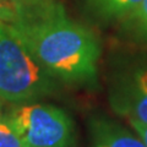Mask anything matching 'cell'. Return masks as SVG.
Instances as JSON below:
<instances>
[{
    "mask_svg": "<svg viewBox=\"0 0 147 147\" xmlns=\"http://www.w3.org/2000/svg\"><path fill=\"white\" fill-rule=\"evenodd\" d=\"M31 0H0V3L3 4L4 6H6L7 9H10L12 11L15 7H18L21 5H25V4L30 3Z\"/></svg>",
    "mask_w": 147,
    "mask_h": 147,
    "instance_id": "obj_10",
    "label": "cell"
},
{
    "mask_svg": "<svg viewBox=\"0 0 147 147\" xmlns=\"http://www.w3.org/2000/svg\"><path fill=\"white\" fill-rule=\"evenodd\" d=\"M140 1L141 0H86L91 12L105 22L125 18Z\"/></svg>",
    "mask_w": 147,
    "mask_h": 147,
    "instance_id": "obj_6",
    "label": "cell"
},
{
    "mask_svg": "<svg viewBox=\"0 0 147 147\" xmlns=\"http://www.w3.org/2000/svg\"><path fill=\"white\" fill-rule=\"evenodd\" d=\"M109 103L129 123H147V54L129 59L114 71Z\"/></svg>",
    "mask_w": 147,
    "mask_h": 147,
    "instance_id": "obj_4",
    "label": "cell"
},
{
    "mask_svg": "<svg viewBox=\"0 0 147 147\" xmlns=\"http://www.w3.org/2000/svg\"><path fill=\"white\" fill-rule=\"evenodd\" d=\"M12 15V11L10 9H7L6 6H4L1 3H0V20H4V21H7L9 18L11 17Z\"/></svg>",
    "mask_w": 147,
    "mask_h": 147,
    "instance_id": "obj_11",
    "label": "cell"
},
{
    "mask_svg": "<svg viewBox=\"0 0 147 147\" xmlns=\"http://www.w3.org/2000/svg\"><path fill=\"white\" fill-rule=\"evenodd\" d=\"M59 82L34 59L7 21L0 20V99L33 103L59 91Z\"/></svg>",
    "mask_w": 147,
    "mask_h": 147,
    "instance_id": "obj_2",
    "label": "cell"
},
{
    "mask_svg": "<svg viewBox=\"0 0 147 147\" xmlns=\"http://www.w3.org/2000/svg\"><path fill=\"white\" fill-rule=\"evenodd\" d=\"M31 54L59 82L94 87L100 44L90 28L67 15L58 0H31L7 20Z\"/></svg>",
    "mask_w": 147,
    "mask_h": 147,
    "instance_id": "obj_1",
    "label": "cell"
},
{
    "mask_svg": "<svg viewBox=\"0 0 147 147\" xmlns=\"http://www.w3.org/2000/svg\"><path fill=\"white\" fill-rule=\"evenodd\" d=\"M90 130L93 147H146L140 137L104 117L92 119Z\"/></svg>",
    "mask_w": 147,
    "mask_h": 147,
    "instance_id": "obj_5",
    "label": "cell"
},
{
    "mask_svg": "<svg viewBox=\"0 0 147 147\" xmlns=\"http://www.w3.org/2000/svg\"><path fill=\"white\" fill-rule=\"evenodd\" d=\"M0 147H26L0 108Z\"/></svg>",
    "mask_w": 147,
    "mask_h": 147,
    "instance_id": "obj_8",
    "label": "cell"
},
{
    "mask_svg": "<svg viewBox=\"0 0 147 147\" xmlns=\"http://www.w3.org/2000/svg\"><path fill=\"white\" fill-rule=\"evenodd\" d=\"M26 147H75L72 119L61 108L44 103L18 104L6 114Z\"/></svg>",
    "mask_w": 147,
    "mask_h": 147,
    "instance_id": "obj_3",
    "label": "cell"
},
{
    "mask_svg": "<svg viewBox=\"0 0 147 147\" xmlns=\"http://www.w3.org/2000/svg\"><path fill=\"white\" fill-rule=\"evenodd\" d=\"M127 33L137 39L147 40V0H141L134 10L123 18Z\"/></svg>",
    "mask_w": 147,
    "mask_h": 147,
    "instance_id": "obj_7",
    "label": "cell"
},
{
    "mask_svg": "<svg viewBox=\"0 0 147 147\" xmlns=\"http://www.w3.org/2000/svg\"><path fill=\"white\" fill-rule=\"evenodd\" d=\"M132 129L139 134L140 139L147 147V123H137V121H130Z\"/></svg>",
    "mask_w": 147,
    "mask_h": 147,
    "instance_id": "obj_9",
    "label": "cell"
}]
</instances>
